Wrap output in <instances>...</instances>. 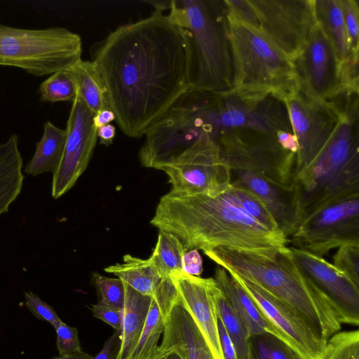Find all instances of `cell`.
I'll return each instance as SVG.
<instances>
[{
    "label": "cell",
    "mask_w": 359,
    "mask_h": 359,
    "mask_svg": "<svg viewBox=\"0 0 359 359\" xmlns=\"http://www.w3.org/2000/svg\"><path fill=\"white\" fill-rule=\"evenodd\" d=\"M292 247L323 257L359 245V193L336 198L306 215L288 238Z\"/></svg>",
    "instance_id": "9"
},
{
    "label": "cell",
    "mask_w": 359,
    "mask_h": 359,
    "mask_svg": "<svg viewBox=\"0 0 359 359\" xmlns=\"http://www.w3.org/2000/svg\"><path fill=\"white\" fill-rule=\"evenodd\" d=\"M223 194L264 226L272 231H280L265 204L249 191L231 184Z\"/></svg>",
    "instance_id": "31"
},
{
    "label": "cell",
    "mask_w": 359,
    "mask_h": 359,
    "mask_svg": "<svg viewBox=\"0 0 359 359\" xmlns=\"http://www.w3.org/2000/svg\"><path fill=\"white\" fill-rule=\"evenodd\" d=\"M214 278L223 294L247 325L250 335L263 332L270 333L280 338L295 348L289 338L273 325L239 283L227 271L218 266L215 269Z\"/></svg>",
    "instance_id": "20"
},
{
    "label": "cell",
    "mask_w": 359,
    "mask_h": 359,
    "mask_svg": "<svg viewBox=\"0 0 359 359\" xmlns=\"http://www.w3.org/2000/svg\"><path fill=\"white\" fill-rule=\"evenodd\" d=\"M121 344V332L115 331L104 342L102 350L92 359H114L118 352Z\"/></svg>",
    "instance_id": "42"
},
{
    "label": "cell",
    "mask_w": 359,
    "mask_h": 359,
    "mask_svg": "<svg viewBox=\"0 0 359 359\" xmlns=\"http://www.w3.org/2000/svg\"><path fill=\"white\" fill-rule=\"evenodd\" d=\"M66 136L65 130L50 121L46 122L43 135L36 144L35 152L25 168V172L34 177L44 172L53 175L63 156Z\"/></svg>",
    "instance_id": "25"
},
{
    "label": "cell",
    "mask_w": 359,
    "mask_h": 359,
    "mask_svg": "<svg viewBox=\"0 0 359 359\" xmlns=\"http://www.w3.org/2000/svg\"><path fill=\"white\" fill-rule=\"evenodd\" d=\"M224 2L229 15L257 29V17L248 0H224Z\"/></svg>",
    "instance_id": "39"
},
{
    "label": "cell",
    "mask_w": 359,
    "mask_h": 359,
    "mask_svg": "<svg viewBox=\"0 0 359 359\" xmlns=\"http://www.w3.org/2000/svg\"><path fill=\"white\" fill-rule=\"evenodd\" d=\"M77 88V94L95 114L109 108L101 84L91 61L80 60L71 67Z\"/></svg>",
    "instance_id": "28"
},
{
    "label": "cell",
    "mask_w": 359,
    "mask_h": 359,
    "mask_svg": "<svg viewBox=\"0 0 359 359\" xmlns=\"http://www.w3.org/2000/svg\"><path fill=\"white\" fill-rule=\"evenodd\" d=\"M95 115L76 94L67 122L63 156L53 175L51 194L55 199L71 189L88 167L97 140Z\"/></svg>",
    "instance_id": "13"
},
{
    "label": "cell",
    "mask_w": 359,
    "mask_h": 359,
    "mask_svg": "<svg viewBox=\"0 0 359 359\" xmlns=\"http://www.w3.org/2000/svg\"><path fill=\"white\" fill-rule=\"evenodd\" d=\"M338 248L333 265L359 286V245H344Z\"/></svg>",
    "instance_id": "35"
},
{
    "label": "cell",
    "mask_w": 359,
    "mask_h": 359,
    "mask_svg": "<svg viewBox=\"0 0 359 359\" xmlns=\"http://www.w3.org/2000/svg\"><path fill=\"white\" fill-rule=\"evenodd\" d=\"M164 8L189 38L190 88L208 91L231 88L233 62L224 0L170 1L164 2Z\"/></svg>",
    "instance_id": "4"
},
{
    "label": "cell",
    "mask_w": 359,
    "mask_h": 359,
    "mask_svg": "<svg viewBox=\"0 0 359 359\" xmlns=\"http://www.w3.org/2000/svg\"><path fill=\"white\" fill-rule=\"evenodd\" d=\"M92 358H93L92 355L83 352L80 354H76V355H68V356L59 355L57 357H54L51 359H92Z\"/></svg>",
    "instance_id": "46"
},
{
    "label": "cell",
    "mask_w": 359,
    "mask_h": 359,
    "mask_svg": "<svg viewBox=\"0 0 359 359\" xmlns=\"http://www.w3.org/2000/svg\"><path fill=\"white\" fill-rule=\"evenodd\" d=\"M285 102L298 143L296 175L323 147L339 123L341 114L332 103L318 98L299 83Z\"/></svg>",
    "instance_id": "12"
},
{
    "label": "cell",
    "mask_w": 359,
    "mask_h": 359,
    "mask_svg": "<svg viewBox=\"0 0 359 359\" xmlns=\"http://www.w3.org/2000/svg\"><path fill=\"white\" fill-rule=\"evenodd\" d=\"M151 224L175 235L186 251L224 247L273 256L289 248L281 231L264 226L223 194L212 197L169 192L160 199Z\"/></svg>",
    "instance_id": "2"
},
{
    "label": "cell",
    "mask_w": 359,
    "mask_h": 359,
    "mask_svg": "<svg viewBox=\"0 0 359 359\" xmlns=\"http://www.w3.org/2000/svg\"><path fill=\"white\" fill-rule=\"evenodd\" d=\"M217 327L219 344L224 359H238L234 345L218 318Z\"/></svg>",
    "instance_id": "43"
},
{
    "label": "cell",
    "mask_w": 359,
    "mask_h": 359,
    "mask_svg": "<svg viewBox=\"0 0 359 359\" xmlns=\"http://www.w3.org/2000/svg\"><path fill=\"white\" fill-rule=\"evenodd\" d=\"M81 53V36L65 27L25 29L0 22V65L41 76L70 69Z\"/></svg>",
    "instance_id": "7"
},
{
    "label": "cell",
    "mask_w": 359,
    "mask_h": 359,
    "mask_svg": "<svg viewBox=\"0 0 359 359\" xmlns=\"http://www.w3.org/2000/svg\"><path fill=\"white\" fill-rule=\"evenodd\" d=\"M166 359H180V358L175 353H170L167 355Z\"/></svg>",
    "instance_id": "47"
},
{
    "label": "cell",
    "mask_w": 359,
    "mask_h": 359,
    "mask_svg": "<svg viewBox=\"0 0 359 359\" xmlns=\"http://www.w3.org/2000/svg\"><path fill=\"white\" fill-rule=\"evenodd\" d=\"M233 62L232 88L269 89L284 100L299 81L294 65L258 29L228 14Z\"/></svg>",
    "instance_id": "6"
},
{
    "label": "cell",
    "mask_w": 359,
    "mask_h": 359,
    "mask_svg": "<svg viewBox=\"0 0 359 359\" xmlns=\"http://www.w3.org/2000/svg\"><path fill=\"white\" fill-rule=\"evenodd\" d=\"M91 62L108 107L130 137L144 135L190 88L187 34L160 8L111 32Z\"/></svg>",
    "instance_id": "1"
},
{
    "label": "cell",
    "mask_w": 359,
    "mask_h": 359,
    "mask_svg": "<svg viewBox=\"0 0 359 359\" xmlns=\"http://www.w3.org/2000/svg\"><path fill=\"white\" fill-rule=\"evenodd\" d=\"M177 299V290L171 278H163L151 297L142 333L130 359H155L158 355V342L163 334L165 320Z\"/></svg>",
    "instance_id": "21"
},
{
    "label": "cell",
    "mask_w": 359,
    "mask_h": 359,
    "mask_svg": "<svg viewBox=\"0 0 359 359\" xmlns=\"http://www.w3.org/2000/svg\"><path fill=\"white\" fill-rule=\"evenodd\" d=\"M186 252L182 242L175 235L159 231L156 246L149 259L165 278L182 271V258Z\"/></svg>",
    "instance_id": "27"
},
{
    "label": "cell",
    "mask_w": 359,
    "mask_h": 359,
    "mask_svg": "<svg viewBox=\"0 0 359 359\" xmlns=\"http://www.w3.org/2000/svg\"><path fill=\"white\" fill-rule=\"evenodd\" d=\"M257 29L292 61L317 24L314 0H248Z\"/></svg>",
    "instance_id": "11"
},
{
    "label": "cell",
    "mask_w": 359,
    "mask_h": 359,
    "mask_svg": "<svg viewBox=\"0 0 359 359\" xmlns=\"http://www.w3.org/2000/svg\"><path fill=\"white\" fill-rule=\"evenodd\" d=\"M158 353L161 357L175 353L180 359H215L201 331L177 299L166 316Z\"/></svg>",
    "instance_id": "19"
},
{
    "label": "cell",
    "mask_w": 359,
    "mask_h": 359,
    "mask_svg": "<svg viewBox=\"0 0 359 359\" xmlns=\"http://www.w3.org/2000/svg\"><path fill=\"white\" fill-rule=\"evenodd\" d=\"M39 91L43 102H73L77 94V88L69 69L52 74L41 84Z\"/></svg>",
    "instance_id": "32"
},
{
    "label": "cell",
    "mask_w": 359,
    "mask_h": 359,
    "mask_svg": "<svg viewBox=\"0 0 359 359\" xmlns=\"http://www.w3.org/2000/svg\"><path fill=\"white\" fill-rule=\"evenodd\" d=\"M182 271L194 276H199L201 274L203 262L197 250H191L185 252L182 258Z\"/></svg>",
    "instance_id": "41"
},
{
    "label": "cell",
    "mask_w": 359,
    "mask_h": 359,
    "mask_svg": "<svg viewBox=\"0 0 359 359\" xmlns=\"http://www.w3.org/2000/svg\"><path fill=\"white\" fill-rule=\"evenodd\" d=\"M167 358V355H165V356H163V357H161L158 354V355L155 358V359H166Z\"/></svg>",
    "instance_id": "48"
},
{
    "label": "cell",
    "mask_w": 359,
    "mask_h": 359,
    "mask_svg": "<svg viewBox=\"0 0 359 359\" xmlns=\"http://www.w3.org/2000/svg\"><path fill=\"white\" fill-rule=\"evenodd\" d=\"M229 170L231 184L249 191L260 199L273 215L279 229L288 238L302 219L294 186L285 189L252 171Z\"/></svg>",
    "instance_id": "18"
},
{
    "label": "cell",
    "mask_w": 359,
    "mask_h": 359,
    "mask_svg": "<svg viewBox=\"0 0 359 359\" xmlns=\"http://www.w3.org/2000/svg\"><path fill=\"white\" fill-rule=\"evenodd\" d=\"M170 278L177 290L178 302L193 318L215 359H224L219 344L215 303L219 287L215 278L194 276L183 271L172 273Z\"/></svg>",
    "instance_id": "17"
},
{
    "label": "cell",
    "mask_w": 359,
    "mask_h": 359,
    "mask_svg": "<svg viewBox=\"0 0 359 359\" xmlns=\"http://www.w3.org/2000/svg\"><path fill=\"white\" fill-rule=\"evenodd\" d=\"M115 120V115L109 108H105L95 114L94 123L97 128L109 124Z\"/></svg>",
    "instance_id": "45"
},
{
    "label": "cell",
    "mask_w": 359,
    "mask_h": 359,
    "mask_svg": "<svg viewBox=\"0 0 359 359\" xmlns=\"http://www.w3.org/2000/svg\"><path fill=\"white\" fill-rule=\"evenodd\" d=\"M317 24L334 47L344 62L353 55L349 47L340 0H314Z\"/></svg>",
    "instance_id": "26"
},
{
    "label": "cell",
    "mask_w": 359,
    "mask_h": 359,
    "mask_svg": "<svg viewBox=\"0 0 359 359\" xmlns=\"http://www.w3.org/2000/svg\"><path fill=\"white\" fill-rule=\"evenodd\" d=\"M93 279L100 295V300L97 304L122 310L126 294L123 282L119 278H108L98 273L93 274Z\"/></svg>",
    "instance_id": "34"
},
{
    "label": "cell",
    "mask_w": 359,
    "mask_h": 359,
    "mask_svg": "<svg viewBox=\"0 0 359 359\" xmlns=\"http://www.w3.org/2000/svg\"><path fill=\"white\" fill-rule=\"evenodd\" d=\"M302 273L330 300L340 322L359 325V286L323 257L290 247Z\"/></svg>",
    "instance_id": "15"
},
{
    "label": "cell",
    "mask_w": 359,
    "mask_h": 359,
    "mask_svg": "<svg viewBox=\"0 0 359 359\" xmlns=\"http://www.w3.org/2000/svg\"><path fill=\"white\" fill-rule=\"evenodd\" d=\"M306 359H321L326 342L296 311L252 281L227 271Z\"/></svg>",
    "instance_id": "16"
},
{
    "label": "cell",
    "mask_w": 359,
    "mask_h": 359,
    "mask_svg": "<svg viewBox=\"0 0 359 359\" xmlns=\"http://www.w3.org/2000/svg\"><path fill=\"white\" fill-rule=\"evenodd\" d=\"M55 330L56 345L60 355L68 356L83 353L76 327L62 322Z\"/></svg>",
    "instance_id": "37"
},
{
    "label": "cell",
    "mask_w": 359,
    "mask_h": 359,
    "mask_svg": "<svg viewBox=\"0 0 359 359\" xmlns=\"http://www.w3.org/2000/svg\"><path fill=\"white\" fill-rule=\"evenodd\" d=\"M229 170H249L285 189L294 186L297 154L272 135L252 130H228L216 140Z\"/></svg>",
    "instance_id": "8"
},
{
    "label": "cell",
    "mask_w": 359,
    "mask_h": 359,
    "mask_svg": "<svg viewBox=\"0 0 359 359\" xmlns=\"http://www.w3.org/2000/svg\"><path fill=\"white\" fill-rule=\"evenodd\" d=\"M248 359H306L298 351L274 334L263 332L249 338Z\"/></svg>",
    "instance_id": "30"
},
{
    "label": "cell",
    "mask_w": 359,
    "mask_h": 359,
    "mask_svg": "<svg viewBox=\"0 0 359 359\" xmlns=\"http://www.w3.org/2000/svg\"><path fill=\"white\" fill-rule=\"evenodd\" d=\"M292 62L299 83L313 95L325 102L336 95L342 80L343 62L318 24Z\"/></svg>",
    "instance_id": "14"
},
{
    "label": "cell",
    "mask_w": 359,
    "mask_h": 359,
    "mask_svg": "<svg viewBox=\"0 0 359 359\" xmlns=\"http://www.w3.org/2000/svg\"><path fill=\"white\" fill-rule=\"evenodd\" d=\"M137 292L152 297L163 279L149 259H141L125 255L122 263L104 269Z\"/></svg>",
    "instance_id": "24"
},
{
    "label": "cell",
    "mask_w": 359,
    "mask_h": 359,
    "mask_svg": "<svg viewBox=\"0 0 359 359\" xmlns=\"http://www.w3.org/2000/svg\"><path fill=\"white\" fill-rule=\"evenodd\" d=\"M22 158L18 149V137L11 135L0 144V215L20 194L24 180Z\"/></svg>",
    "instance_id": "23"
},
{
    "label": "cell",
    "mask_w": 359,
    "mask_h": 359,
    "mask_svg": "<svg viewBox=\"0 0 359 359\" xmlns=\"http://www.w3.org/2000/svg\"><path fill=\"white\" fill-rule=\"evenodd\" d=\"M215 303L217 316L234 345L238 359H248L250 334L247 325L219 288L216 293Z\"/></svg>",
    "instance_id": "29"
},
{
    "label": "cell",
    "mask_w": 359,
    "mask_h": 359,
    "mask_svg": "<svg viewBox=\"0 0 359 359\" xmlns=\"http://www.w3.org/2000/svg\"><path fill=\"white\" fill-rule=\"evenodd\" d=\"M351 52L358 55L359 6L355 0H340Z\"/></svg>",
    "instance_id": "36"
},
{
    "label": "cell",
    "mask_w": 359,
    "mask_h": 359,
    "mask_svg": "<svg viewBox=\"0 0 359 359\" xmlns=\"http://www.w3.org/2000/svg\"><path fill=\"white\" fill-rule=\"evenodd\" d=\"M123 283L126 294L121 344L114 359H130L142 333L151 302V297L143 295Z\"/></svg>",
    "instance_id": "22"
},
{
    "label": "cell",
    "mask_w": 359,
    "mask_h": 359,
    "mask_svg": "<svg viewBox=\"0 0 359 359\" xmlns=\"http://www.w3.org/2000/svg\"><path fill=\"white\" fill-rule=\"evenodd\" d=\"M226 271L255 283L301 315L327 341L341 323L328 297L297 267L290 248L264 256L219 247L204 252Z\"/></svg>",
    "instance_id": "3"
},
{
    "label": "cell",
    "mask_w": 359,
    "mask_h": 359,
    "mask_svg": "<svg viewBox=\"0 0 359 359\" xmlns=\"http://www.w3.org/2000/svg\"><path fill=\"white\" fill-rule=\"evenodd\" d=\"M97 138L100 140V143L105 146L110 145L116 135V128L111 124H107L102 127L97 128Z\"/></svg>",
    "instance_id": "44"
},
{
    "label": "cell",
    "mask_w": 359,
    "mask_h": 359,
    "mask_svg": "<svg viewBox=\"0 0 359 359\" xmlns=\"http://www.w3.org/2000/svg\"><path fill=\"white\" fill-rule=\"evenodd\" d=\"M25 305L37 318L47 321L55 330L62 323L56 312L46 302L32 292H25Z\"/></svg>",
    "instance_id": "38"
},
{
    "label": "cell",
    "mask_w": 359,
    "mask_h": 359,
    "mask_svg": "<svg viewBox=\"0 0 359 359\" xmlns=\"http://www.w3.org/2000/svg\"><path fill=\"white\" fill-rule=\"evenodd\" d=\"M168 175L176 195L217 196L231 186V174L217 142L203 134L178 156L158 168Z\"/></svg>",
    "instance_id": "10"
},
{
    "label": "cell",
    "mask_w": 359,
    "mask_h": 359,
    "mask_svg": "<svg viewBox=\"0 0 359 359\" xmlns=\"http://www.w3.org/2000/svg\"><path fill=\"white\" fill-rule=\"evenodd\" d=\"M358 137V104H355L341 114L323 147L295 175L294 189L302 219L336 198L359 193Z\"/></svg>",
    "instance_id": "5"
},
{
    "label": "cell",
    "mask_w": 359,
    "mask_h": 359,
    "mask_svg": "<svg viewBox=\"0 0 359 359\" xmlns=\"http://www.w3.org/2000/svg\"><path fill=\"white\" fill-rule=\"evenodd\" d=\"M92 312L95 318L111 325L115 331H121L123 309L117 310L96 304L92 306Z\"/></svg>",
    "instance_id": "40"
},
{
    "label": "cell",
    "mask_w": 359,
    "mask_h": 359,
    "mask_svg": "<svg viewBox=\"0 0 359 359\" xmlns=\"http://www.w3.org/2000/svg\"><path fill=\"white\" fill-rule=\"evenodd\" d=\"M321 359H359V331L334 334L327 341Z\"/></svg>",
    "instance_id": "33"
}]
</instances>
